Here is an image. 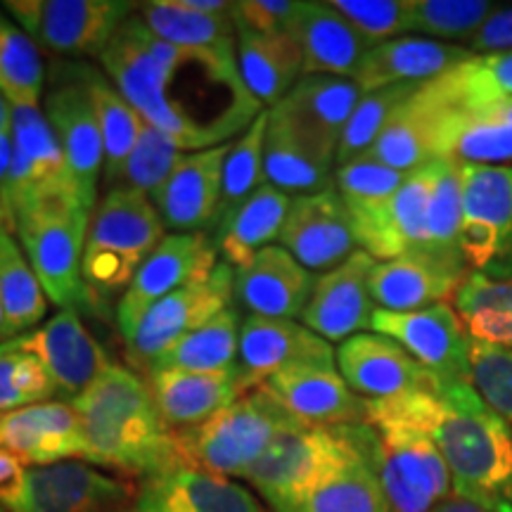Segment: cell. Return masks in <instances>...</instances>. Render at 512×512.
Listing matches in <instances>:
<instances>
[{
	"label": "cell",
	"mask_w": 512,
	"mask_h": 512,
	"mask_svg": "<svg viewBox=\"0 0 512 512\" xmlns=\"http://www.w3.org/2000/svg\"><path fill=\"white\" fill-rule=\"evenodd\" d=\"M100 62L133 110L185 152L233 143L261 114L242 81L238 55L171 46L136 12L102 50Z\"/></svg>",
	"instance_id": "6da1fadb"
},
{
	"label": "cell",
	"mask_w": 512,
	"mask_h": 512,
	"mask_svg": "<svg viewBox=\"0 0 512 512\" xmlns=\"http://www.w3.org/2000/svg\"><path fill=\"white\" fill-rule=\"evenodd\" d=\"M368 422H401L427 432L446 460L453 494L486 512H512V425L472 382L439 380L432 392L370 399Z\"/></svg>",
	"instance_id": "7a4b0ae2"
},
{
	"label": "cell",
	"mask_w": 512,
	"mask_h": 512,
	"mask_svg": "<svg viewBox=\"0 0 512 512\" xmlns=\"http://www.w3.org/2000/svg\"><path fill=\"white\" fill-rule=\"evenodd\" d=\"M81 420L86 460L136 477H157L185 467L176 432L169 430L150 387L124 366H112L69 401Z\"/></svg>",
	"instance_id": "3957f363"
},
{
	"label": "cell",
	"mask_w": 512,
	"mask_h": 512,
	"mask_svg": "<svg viewBox=\"0 0 512 512\" xmlns=\"http://www.w3.org/2000/svg\"><path fill=\"white\" fill-rule=\"evenodd\" d=\"M363 427H309L294 422L242 475L273 512H302L325 479L363 456Z\"/></svg>",
	"instance_id": "277c9868"
},
{
	"label": "cell",
	"mask_w": 512,
	"mask_h": 512,
	"mask_svg": "<svg viewBox=\"0 0 512 512\" xmlns=\"http://www.w3.org/2000/svg\"><path fill=\"white\" fill-rule=\"evenodd\" d=\"M93 211L76 202H48L15 216V233L38 283L55 306L93 311L95 292L83 278V252Z\"/></svg>",
	"instance_id": "5b68a950"
},
{
	"label": "cell",
	"mask_w": 512,
	"mask_h": 512,
	"mask_svg": "<svg viewBox=\"0 0 512 512\" xmlns=\"http://www.w3.org/2000/svg\"><path fill=\"white\" fill-rule=\"evenodd\" d=\"M164 223L143 192L110 188L93 211L83 252V278L95 297L131 285L143 261L164 240Z\"/></svg>",
	"instance_id": "8992f818"
},
{
	"label": "cell",
	"mask_w": 512,
	"mask_h": 512,
	"mask_svg": "<svg viewBox=\"0 0 512 512\" xmlns=\"http://www.w3.org/2000/svg\"><path fill=\"white\" fill-rule=\"evenodd\" d=\"M294 422L264 389H252L202 425L176 432L178 453L185 467L242 477Z\"/></svg>",
	"instance_id": "52a82bcc"
},
{
	"label": "cell",
	"mask_w": 512,
	"mask_h": 512,
	"mask_svg": "<svg viewBox=\"0 0 512 512\" xmlns=\"http://www.w3.org/2000/svg\"><path fill=\"white\" fill-rule=\"evenodd\" d=\"M368 425V458L392 512H432L456 496L446 460L430 434L401 422Z\"/></svg>",
	"instance_id": "ba28073f"
},
{
	"label": "cell",
	"mask_w": 512,
	"mask_h": 512,
	"mask_svg": "<svg viewBox=\"0 0 512 512\" xmlns=\"http://www.w3.org/2000/svg\"><path fill=\"white\" fill-rule=\"evenodd\" d=\"M8 15L38 48L60 57H100L138 3L124 0H8Z\"/></svg>",
	"instance_id": "9c48e42d"
},
{
	"label": "cell",
	"mask_w": 512,
	"mask_h": 512,
	"mask_svg": "<svg viewBox=\"0 0 512 512\" xmlns=\"http://www.w3.org/2000/svg\"><path fill=\"white\" fill-rule=\"evenodd\" d=\"M463 259L470 273L512 280V164L460 166Z\"/></svg>",
	"instance_id": "30bf717a"
},
{
	"label": "cell",
	"mask_w": 512,
	"mask_h": 512,
	"mask_svg": "<svg viewBox=\"0 0 512 512\" xmlns=\"http://www.w3.org/2000/svg\"><path fill=\"white\" fill-rule=\"evenodd\" d=\"M12 166L5 209L15 216L48 202H76L67 159L41 107H12ZM79 204V202H76Z\"/></svg>",
	"instance_id": "8fae6325"
},
{
	"label": "cell",
	"mask_w": 512,
	"mask_h": 512,
	"mask_svg": "<svg viewBox=\"0 0 512 512\" xmlns=\"http://www.w3.org/2000/svg\"><path fill=\"white\" fill-rule=\"evenodd\" d=\"M413 102L430 124L437 159L458 166L512 164V98L477 105H432L418 88Z\"/></svg>",
	"instance_id": "7c38bea8"
},
{
	"label": "cell",
	"mask_w": 512,
	"mask_h": 512,
	"mask_svg": "<svg viewBox=\"0 0 512 512\" xmlns=\"http://www.w3.org/2000/svg\"><path fill=\"white\" fill-rule=\"evenodd\" d=\"M219 266L214 242L204 233H171L143 261L131 285L121 294L117 306V325L121 337L128 339L136 332L145 311L171 292L185 285L207 280Z\"/></svg>",
	"instance_id": "4fadbf2b"
},
{
	"label": "cell",
	"mask_w": 512,
	"mask_h": 512,
	"mask_svg": "<svg viewBox=\"0 0 512 512\" xmlns=\"http://www.w3.org/2000/svg\"><path fill=\"white\" fill-rule=\"evenodd\" d=\"M233 280V266L221 261L207 280L185 285L150 306L136 332L126 339L131 361L150 370L171 344L233 306Z\"/></svg>",
	"instance_id": "5bb4252c"
},
{
	"label": "cell",
	"mask_w": 512,
	"mask_h": 512,
	"mask_svg": "<svg viewBox=\"0 0 512 512\" xmlns=\"http://www.w3.org/2000/svg\"><path fill=\"white\" fill-rule=\"evenodd\" d=\"M60 74L64 79L55 81L50 88L43 114L62 145L76 202L83 209L95 211L100 176L105 174L102 133L86 88L74 74L72 64H62Z\"/></svg>",
	"instance_id": "9a60e30c"
},
{
	"label": "cell",
	"mask_w": 512,
	"mask_h": 512,
	"mask_svg": "<svg viewBox=\"0 0 512 512\" xmlns=\"http://www.w3.org/2000/svg\"><path fill=\"white\" fill-rule=\"evenodd\" d=\"M361 98L363 91L354 79L302 76L271 112L283 121L299 145L332 169L339 140Z\"/></svg>",
	"instance_id": "2e32d148"
},
{
	"label": "cell",
	"mask_w": 512,
	"mask_h": 512,
	"mask_svg": "<svg viewBox=\"0 0 512 512\" xmlns=\"http://www.w3.org/2000/svg\"><path fill=\"white\" fill-rule=\"evenodd\" d=\"M337 368V351L328 339L290 318L249 316L240 328L238 373L245 392L287 368Z\"/></svg>",
	"instance_id": "e0dca14e"
},
{
	"label": "cell",
	"mask_w": 512,
	"mask_h": 512,
	"mask_svg": "<svg viewBox=\"0 0 512 512\" xmlns=\"http://www.w3.org/2000/svg\"><path fill=\"white\" fill-rule=\"evenodd\" d=\"M370 332L392 337L439 380L470 382V335L451 304L394 313L377 309Z\"/></svg>",
	"instance_id": "ac0fdd59"
},
{
	"label": "cell",
	"mask_w": 512,
	"mask_h": 512,
	"mask_svg": "<svg viewBox=\"0 0 512 512\" xmlns=\"http://www.w3.org/2000/svg\"><path fill=\"white\" fill-rule=\"evenodd\" d=\"M10 342L43 363L55 384L57 401L76 399L112 366L79 313L69 309H62L43 325Z\"/></svg>",
	"instance_id": "d6986e66"
},
{
	"label": "cell",
	"mask_w": 512,
	"mask_h": 512,
	"mask_svg": "<svg viewBox=\"0 0 512 512\" xmlns=\"http://www.w3.org/2000/svg\"><path fill=\"white\" fill-rule=\"evenodd\" d=\"M280 247L309 271H332L358 252L351 214L337 188L292 197Z\"/></svg>",
	"instance_id": "ffe728a7"
},
{
	"label": "cell",
	"mask_w": 512,
	"mask_h": 512,
	"mask_svg": "<svg viewBox=\"0 0 512 512\" xmlns=\"http://www.w3.org/2000/svg\"><path fill=\"white\" fill-rule=\"evenodd\" d=\"M375 256L358 249L344 264L318 275L306 304L302 323L328 342H347L349 337L370 332L377 304L370 294V273Z\"/></svg>",
	"instance_id": "44dd1931"
},
{
	"label": "cell",
	"mask_w": 512,
	"mask_h": 512,
	"mask_svg": "<svg viewBox=\"0 0 512 512\" xmlns=\"http://www.w3.org/2000/svg\"><path fill=\"white\" fill-rule=\"evenodd\" d=\"M128 489L83 460L29 467L24 489L8 512H121Z\"/></svg>",
	"instance_id": "7402d4cb"
},
{
	"label": "cell",
	"mask_w": 512,
	"mask_h": 512,
	"mask_svg": "<svg viewBox=\"0 0 512 512\" xmlns=\"http://www.w3.org/2000/svg\"><path fill=\"white\" fill-rule=\"evenodd\" d=\"M437 176V159L408 174L406 183L384 207L351 216L358 247L375 259L427 252V209Z\"/></svg>",
	"instance_id": "603a6c76"
},
{
	"label": "cell",
	"mask_w": 512,
	"mask_h": 512,
	"mask_svg": "<svg viewBox=\"0 0 512 512\" xmlns=\"http://www.w3.org/2000/svg\"><path fill=\"white\" fill-rule=\"evenodd\" d=\"M259 389L302 425L342 427L368 422V399L351 392L337 368H287L268 377Z\"/></svg>",
	"instance_id": "cb8c5ba5"
},
{
	"label": "cell",
	"mask_w": 512,
	"mask_h": 512,
	"mask_svg": "<svg viewBox=\"0 0 512 512\" xmlns=\"http://www.w3.org/2000/svg\"><path fill=\"white\" fill-rule=\"evenodd\" d=\"M337 370L351 392L366 399L413 392V389H437L439 377L408 354L392 337L377 332H361L339 344Z\"/></svg>",
	"instance_id": "d4e9b609"
},
{
	"label": "cell",
	"mask_w": 512,
	"mask_h": 512,
	"mask_svg": "<svg viewBox=\"0 0 512 512\" xmlns=\"http://www.w3.org/2000/svg\"><path fill=\"white\" fill-rule=\"evenodd\" d=\"M230 143L200 152H185L155 197L159 219L171 233H202L214 226L221 207L223 162Z\"/></svg>",
	"instance_id": "484cf974"
},
{
	"label": "cell",
	"mask_w": 512,
	"mask_h": 512,
	"mask_svg": "<svg viewBox=\"0 0 512 512\" xmlns=\"http://www.w3.org/2000/svg\"><path fill=\"white\" fill-rule=\"evenodd\" d=\"M0 446L31 467L86 460L79 415L72 403L57 399L0 415Z\"/></svg>",
	"instance_id": "4316f807"
},
{
	"label": "cell",
	"mask_w": 512,
	"mask_h": 512,
	"mask_svg": "<svg viewBox=\"0 0 512 512\" xmlns=\"http://www.w3.org/2000/svg\"><path fill=\"white\" fill-rule=\"evenodd\" d=\"M233 271V299L252 316L294 320L304 313L316 285L309 268L280 245L261 249Z\"/></svg>",
	"instance_id": "83f0119b"
},
{
	"label": "cell",
	"mask_w": 512,
	"mask_h": 512,
	"mask_svg": "<svg viewBox=\"0 0 512 512\" xmlns=\"http://www.w3.org/2000/svg\"><path fill=\"white\" fill-rule=\"evenodd\" d=\"M131 512H264L252 491L233 479L176 467L145 479L131 503Z\"/></svg>",
	"instance_id": "f1b7e54d"
},
{
	"label": "cell",
	"mask_w": 512,
	"mask_h": 512,
	"mask_svg": "<svg viewBox=\"0 0 512 512\" xmlns=\"http://www.w3.org/2000/svg\"><path fill=\"white\" fill-rule=\"evenodd\" d=\"M470 57L475 55L458 43L432 41L422 36L394 38L370 48L358 62L351 79L363 93L399 86V83H427L456 69Z\"/></svg>",
	"instance_id": "f546056e"
},
{
	"label": "cell",
	"mask_w": 512,
	"mask_h": 512,
	"mask_svg": "<svg viewBox=\"0 0 512 512\" xmlns=\"http://www.w3.org/2000/svg\"><path fill=\"white\" fill-rule=\"evenodd\" d=\"M467 273L446 266L427 252L377 261L370 273V294L382 311L408 313L444 304L453 297Z\"/></svg>",
	"instance_id": "4dcf8cb0"
},
{
	"label": "cell",
	"mask_w": 512,
	"mask_h": 512,
	"mask_svg": "<svg viewBox=\"0 0 512 512\" xmlns=\"http://www.w3.org/2000/svg\"><path fill=\"white\" fill-rule=\"evenodd\" d=\"M290 36L302 48L304 76L351 79L368 43L332 3H302Z\"/></svg>",
	"instance_id": "1f68e13d"
},
{
	"label": "cell",
	"mask_w": 512,
	"mask_h": 512,
	"mask_svg": "<svg viewBox=\"0 0 512 512\" xmlns=\"http://www.w3.org/2000/svg\"><path fill=\"white\" fill-rule=\"evenodd\" d=\"M150 392L169 430L183 432L207 422L238 396L242 389L240 373H183L162 370L150 375Z\"/></svg>",
	"instance_id": "d6a6232c"
},
{
	"label": "cell",
	"mask_w": 512,
	"mask_h": 512,
	"mask_svg": "<svg viewBox=\"0 0 512 512\" xmlns=\"http://www.w3.org/2000/svg\"><path fill=\"white\" fill-rule=\"evenodd\" d=\"M290 204V195L268 183L261 185L211 228L216 254L223 256L228 266H245L256 252L271 247V242L280 238Z\"/></svg>",
	"instance_id": "836d02e7"
},
{
	"label": "cell",
	"mask_w": 512,
	"mask_h": 512,
	"mask_svg": "<svg viewBox=\"0 0 512 512\" xmlns=\"http://www.w3.org/2000/svg\"><path fill=\"white\" fill-rule=\"evenodd\" d=\"M238 67L252 98L273 110L304 76L302 48L290 34H256L238 27Z\"/></svg>",
	"instance_id": "e575fe53"
},
{
	"label": "cell",
	"mask_w": 512,
	"mask_h": 512,
	"mask_svg": "<svg viewBox=\"0 0 512 512\" xmlns=\"http://www.w3.org/2000/svg\"><path fill=\"white\" fill-rule=\"evenodd\" d=\"M136 15L157 38L178 48L238 55V27L233 5L226 12H197L185 0L138 3Z\"/></svg>",
	"instance_id": "d590c367"
},
{
	"label": "cell",
	"mask_w": 512,
	"mask_h": 512,
	"mask_svg": "<svg viewBox=\"0 0 512 512\" xmlns=\"http://www.w3.org/2000/svg\"><path fill=\"white\" fill-rule=\"evenodd\" d=\"M72 69L86 88L95 119H98L102 145H105V181L112 188L119 181L121 169H124L126 159L131 157L133 147H136L143 117L133 110L131 102L121 95L119 88L102 69L83 62L72 64Z\"/></svg>",
	"instance_id": "8d00e7d4"
},
{
	"label": "cell",
	"mask_w": 512,
	"mask_h": 512,
	"mask_svg": "<svg viewBox=\"0 0 512 512\" xmlns=\"http://www.w3.org/2000/svg\"><path fill=\"white\" fill-rule=\"evenodd\" d=\"M242 320L235 306H228L197 330L171 344L152 363V373L183 370V373H233L238 370Z\"/></svg>",
	"instance_id": "74e56055"
},
{
	"label": "cell",
	"mask_w": 512,
	"mask_h": 512,
	"mask_svg": "<svg viewBox=\"0 0 512 512\" xmlns=\"http://www.w3.org/2000/svg\"><path fill=\"white\" fill-rule=\"evenodd\" d=\"M420 95L432 105H477L512 98V50L470 57L439 79L422 83Z\"/></svg>",
	"instance_id": "f35d334b"
},
{
	"label": "cell",
	"mask_w": 512,
	"mask_h": 512,
	"mask_svg": "<svg viewBox=\"0 0 512 512\" xmlns=\"http://www.w3.org/2000/svg\"><path fill=\"white\" fill-rule=\"evenodd\" d=\"M264 178L268 185L290 197L313 195V192L335 188L332 185L335 174H332L330 166L318 162L306 147L299 145L271 110H268L264 143Z\"/></svg>",
	"instance_id": "ab89813d"
},
{
	"label": "cell",
	"mask_w": 512,
	"mask_h": 512,
	"mask_svg": "<svg viewBox=\"0 0 512 512\" xmlns=\"http://www.w3.org/2000/svg\"><path fill=\"white\" fill-rule=\"evenodd\" d=\"M0 313V344L27 335L48 313L46 292L12 238L0 249Z\"/></svg>",
	"instance_id": "60d3db41"
},
{
	"label": "cell",
	"mask_w": 512,
	"mask_h": 512,
	"mask_svg": "<svg viewBox=\"0 0 512 512\" xmlns=\"http://www.w3.org/2000/svg\"><path fill=\"white\" fill-rule=\"evenodd\" d=\"M453 306L467 335L512 349V280L470 273L453 294Z\"/></svg>",
	"instance_id": "b9f144b4"
},
{
	"label": "cell",
	"mask_w": 512,
	"mask_h": 512,
	"mask_svg": "<svg viewBox=\"0 0 512 512\" xmlns=\"http://www.w3.org/2000/svg\"><path fill=\"white\" fill-rule=\"evenodd\" d=\"M463 235V176L460 166L437 159V176L427 209V254L470 275L460 247Z\"/></svg>",
	"instance_id": "7bdbcfd3"
},
{
	"label": "cell",
	"mask_w": 512,
	"mask_h": 512,
	"mask_svg": "<svg viewBox=\"0 0 512 512\" xmlns=\"http://www.w3.org/2000/svg\"><path fill=\"white\" fill-rule=\"evenodd\" d=\"M370 425L363 427V456L325 479L309 496L302 512H392L368 458Z\"/></svg>",
	"instance_id": "ee69618b"
},
{
	"label": "cell",
	"mask_w": 512,
	"mask_h": 512,
	"mask_svg": "<svg viewBox=\"0 0 512 512\" xmlns=\"http://www.w3.org/2000/svg\"><path fill=\"white\" fill-rule=\"evenodd\" d=\"M43 83L41 48L0 10V95L10 107H38Z\"/></svg>",
	"instance_id": "f6af8a7d"
},
{
	"label": "cell",
	"mask_w": 512,
	"mask_h": 512,
	"mask_svg": "<svg viewBox=\"0 0 512 512\" xmlns=\"http://www.w3.org/2000/svg\"><path fill=\"white\" fill-rule=\"evenodd\" d=\"M496 8L489 0H406V34L463 46Z\"/></svg>",
	"instance_id": "bcb514c9"
},
{
	"label": "cell",
	"mask_w": 512,
	"mask_h": 512,
	"mask_svg": "<svg viewBox=\"0 0 512 512\" xmlns=\"http://www.w3.org/2000/svg\"><path fill=\"white\" fill-rule=\"evenodd\" d=\"M361 157L373 159V162H380L389 169L401 171V174H413V171L437 159L432 150L430 124H427V117L420 112L413 98L394 114L382 136Z\"/></svg>",
	"instance_id": "7dc6e473"
},
{
	"label": "cell",
	"mask_w": 512,
	"mask_h": 512,
	"mask_svg": "<svg viewBox=\"0 0 512 512\" xmlns=\"http://www.w3.org/2000/svg\"><path fill=\"white\" fill-rule=\"evenodd\" d=\"M420 86L422 83H399V86H387L363 93L347 128H344L342 140H339L335 164L344 166L366 155L375 140L382 136L389 121L394 119V114L418 93Z\"/></svg>",
	"instance_id": "c3c4849f"
},
{
	"label": "cell",
	"mask_w": 512,
	"mask_h": 512,
	"mask_svg": "<svg viewBox=\"0 0 512 512\" xmlns=\"http://www.w3.org/2000/svg\"><path fill=\"white\" fill-rule=\"evenodd\" d=\"M268 128V112H261L242 136L230 143V150L223 162L221 181V207L214 226L228 211H233L240 202H245L252 192L266 183L264 178V143ZM211 226V228H214Z\"/></svg>",
	"instance_id": "681fc988"
},
{
	"label": "cell",
	"mask_w": 512,
	"mask_h": 512,
	"mask_svg": "<svg viewBox=\"0 0 512 512\" xmlns=\"http://www.w3.org/2000/svg\"><path fill=\"white\" fill-rule=\"evenodd\" d=\"M185 155V150L176 140H171L164 131H159L143 119L136 147L121 169L119 181L112 188H131L143 192L145 197H155L159 188L169 181Z\"/></svg>",
	"instance_id": "f907efd6"
},
{
	"label": "cell",
	"mask_w": 512,
	"mask_h": 512,
	"mask_svg": "<svg viewBox=\"0 0 512 512\" xmlns=\"http://www.w3.org/2000/svg\"><path fill=\"white\" fill-rule=\"evenodd\" d=\"M55 396V384L36 356L17 349L12 342L0 344V415L55 401Z\"/></svg>",
	"instance_id": "816d5d0a"
},
{
	"label": "cell",
	"mask_w": 512,
	"mask_h": 512,
	"mask_svg": "<svg viewBox=\"0 0 512 512\" xmlns=\"http://www.w3.org/2000/svg\"><path fill=\"white\" fill-rule=\"evenodd\" d=\"M408 174L389 169L373 159L358 157L354 162L337 166L335 185L349 214H366L387 204L406 183Z\"/></svg>",
	"instance_id": "f5cc1de1"
},
{
	"label": "cell",
	"mask_w": 512,
	"mask_h": 512,
	"mask_svg": "<svg viewBox=\"0 0 512 512\" xmlns=\"http://www.w3.org/2000/svg\"><path fill=\"white\" fill-rule=\"evenodd\" d=\"M470 382L479 396L512 425V349L472 337Z\"/></svg>",
	"instance_id": "db71d44e"
},
{
	"label": "cell",
	"mask_w": 512,
	"mask_h": 512,
	"mask_svg": "<svg viewBox=\"0 0 512 512\" xmlns=\"http://www.w3.org/2000/svg\"><path fill=\"white\" fill-rule=\"evenodd\" d=\"M368 48L406 34V0H332Z\"/></svg>",
	"instance_id": "11a10c76"
},
{
	"label": "cell",
	"mask_w": 512,
	"mask_h": 512,
	"mask_svg": "<svg viewBox=\"0 0 512 512\" xmlns=\"http://www.w3.org/2000/svg\"><path fill=\"white\" fill-rule=\"evenodd\" d=\"M302 3L297 0H242L233 3L235 27L256 34H290Z\"/></svg>",
	"instance_id": "9f6ffc18"
},
{
	"label": "cell",
	"mask_w": 512,
	"mask_h": 512,
	"mask_svg": "<svg viewBox=\"0 0 512 512\" xmlns=\"http://www.w3.org/2000/svg\"><path fill=\"white\" fill-rule=\"evenodd\" d=\"M463 48L470 50L472 55L508 53V50H512V5L496 8L494 15L486 19L477 34L467 38Z\"/></svg>",
	"instance_id": "6f0895ef"
},
{
	"label": "cell",
	"mask_w": 512,
	"mask_h": 512,
	"mask_svg": "<svg viewBox=\"0 0 512 512\" xmlns=\"http://www.w3.org/2000/svg\"><path fill=\"white\" fill-rule=\"evenodd\" d=\"M29 467L22 463V458L0 446V505L8 512L17 503L19 494L24 489Z\"/></svg>",
	"instance_id": "680465c9"
},
{
	"label": "cell",
	"mask_w": 512,
	"mask_h": 512,
	"mask_svg": "<svg viewBox=\"0 0 512 512\" xmlns=\"http://www.w3.org/2000/svg\"><path fill=\"white\" fill-rule=\"evenodd\" d=\"M10 166H12V128H3V131H0V204H3V209H5L3 195H5V185H8Z\"/></svg>",
	"instance_id": "91938a15"
},
{
	"label": "cell",
	"mask_w": 512,
	"mask_h": 512,
	"mask_svg": "<svg viewBox=\"0 0 512 512\" xmlns=\"http://www.w3.org/2000/svg\"><path fill=\"white\" fill-rule=\"evenodd\" d=\"M432 512H486L479 508V505L465 501V498H458V496H451L446 498L444 503H439L437 508H434Z\"/></svg>",
	"instance_id": "94428289"
},
{
	"label": "cell",
	"mask_w": 512,
	"mask_h": 512,
	"mask_svg": "<svg viewBox=\"0 0 512 512\" xmlns=\"http://www.w3.org/2000/svg\"><path fill=\"white\" fill-rule=\"evenodd\" d=\"M12 233H15V228H12L8 211H5L3 204H0V249H3L5 242L12 238Z\"/></svg>",
	"instance_id": "6125c7cd"
},
{
	"label": "cell",
	"mask_w": 512,
	"mask_h": 512,
	"mask_svg": "<svg viewBox=\"0 0 512 512\" xmlns=\"http://www.w3.org/2000/svg\"><path fill=\"white\" fill-rule=\"evenodd\" d=\"M10 119H12L10 102L0 95V131H3V128H10Z\"/></svg>",
	"instance_id": "be15d7a7"
},
{
	"label": "cell",
	"mask_w": 512,
	"mask_h": 512,
	"mask_svg": "<svg viewBox=\"0 0 512 512\" xmlns=\"http://www.w3.org/2000/svg\"><path fill=\"white\" fill-rule=\"evenodd\" d=\"M0 325H3V313H0Z\"/></svg>",
	"instance_id": "e7e4bbea"
},
{
	"label": "cell",
	"mask_w": 512,
	"mask_h": 512,
	"mask_svg": "<svg viewBox=\"0 0 512 512\" xmlns=\"http://www.w3.org/2000/svg\"><path fill=\"white\" fill-rule=\"evenodd\" d=\"M0 512H5V508H3V505H0Z\"/></svg>",
	"instance_id": "03108f58"
}]
</instances>
